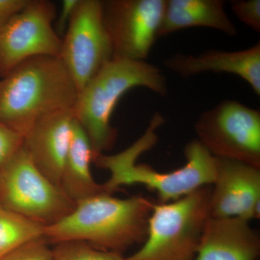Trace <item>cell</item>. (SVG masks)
I'll use <instances>...</instances> for the list:
<instances>
[{
    "mask_svg": "<svg viewBox=\"0 0 260 260\" xmlns=\"http://www.w3.org/2000/svg\"><path fill=\"white\" fill-rule=\"evenodd\" d=\"M167 69L184 78L212 72L240 77L260 95V44L244 50H208L198 55L177 54L164 61Z\"/></svg>",
    "mask_w": 260,
    "mask_h": 260,
    "instance_id": "cell-13",
    "label": "cell"
},
{
    "mask_svg": "<svg viewBox=\"0 0 260 260\" xmlns=\"http://www.w3.org/2000/svg\"><path fill=\"white\" fill-rule=\"evenodd\" d=\"M167 0L104 1L103 20L113 59L145 61L161 24Z\"/></svg>",
    "mask_w": 260,
    "mask_h": 260,
    "instance_id": "cell-10",
    "label": "cell"
},
{
    "mask_svg": "<svg viewBox=\"0 0 260 260\" xmlns=\"http://www.w3.org/2000/svg\"><path fill=\"white\" fill-rule=\"evenodd\" d=\"M52 251L53 260H126L121 254L98 249L81 241L58 243Z\"/></svg>",
    "mask_w": 260,
    "mask_h": 260,
    "instance_id": "cell-18",
    "label": "cell"
},
{
    "mask_svg": "<svg viewBox=\"0 0 260 260\" xmlns=\"http://www.w3.org/2000/svg\"><path fill=\"white\" fill-rule=\"evenodd\" d=\"M80 0H64L61 4V9L59 18L56 20V32L58 35H64L70 20L72 18L75 8L78 6Z\"/></svg>",
    "mask_w": 260,
    "mask_h": 260,
    "instance_id": "cell-23",
    "label": "cell"
},
{
    "mask_svg": "<svg viewBox=\"0 0 260 260\" xmlns=\"http://www.w3.org/2000/svg\"><path fill=\"white\" fill-rule=\"evenodd\" d=\"M217 172L212 185L210 217L259 218L260 169L232 159L217 158Z\"/></svg>",
    "mask_w": 260,
    "mask_h": 260,
    "instance_id": "cell-11",
    "label": "cell"
},
{
    "mask_svg": "<svg viewBox=\"0 0 260 260\" xmlns=\"http://www.w3.org/2000/svg\"><path fill=\"white\" fill-rule=\"evenodd\" d=\"M232 10L240 21L256 32H260L259 0L233 1Z\"/></svg>",
    "mask_w": 260,
    "mask_h": 260,
    "instance_id": "cell-21",
    "label": "cell"
},
{
    "mask_svg": "<svg viewBox=\"0 0 260 260\" xmlns=\"http://www.w3.org/2000/svg\"><path fill=\"white\" fill-rule=\"evenodd\" d=\"M79 91L59 56H34L0 85V121L25 137L43 118L75 109Z\"/></svg>",
    "mask_w": 260,
    "mask_h": 260,
    "instance_id": "cell-3",
    "label": "cell"
},
{
    "mask_svg": "<svg viewBox=\"0 0 260 260\" xmlns=\"http://www.w3.org/2000/svg\"><path fill=\"white\" fill-rule=\"evenodd\" d=\"M155 203L140 195L121 199L100 193L77 203L68 216L45 227L44 239L54 244L81 241L98 249L121 254L144 243Z\"/></svg>",
    "mask_w": 260,
    "mask_h": 260,
    "instance_id": "cell-2",
    "label": "cell"
},
{
    "mask_svg": "<svg viewBox=\"0 0 260 260\" xmlns=\"http://www.w3.org/2000/svg\"><path fill=\"white\" fill-rule=\"evenodd\" d=\"M0 85H1V80H0Z\"/></svg>",
    "mask_w": 260,
    "mask_h": 260,
    "instance_id": "cell-24",
    "label": "cell"
},
{
    "mask_svg": "<svg viewBox=\"0 0 260 260\" xmlns=\"http://www.w3.org/2000/svg\"><path fill=\"white\" fill-rule=\"evenodd\" d=\"M0 205L44 227L60 221L76 206L39 171L23 146L0 170Z\"/></svg>",
    "mask_w": 260,
    "mask_h": 260,
    "instance_id": "cell-6",
    "label": "cell"
},
{
    "mask_svg": "<svg viewBox=\"0 0 260 260\" xmlns=\"http://www.w3.org/2000/svg\"><path fill=\"white\" fill-rule=\"evenodd\" d=\"M144 87L161 96L167 94L161 70L146 61L113 59L82 89L74 109L76 120L88 136L94 158L110 150L117 131L111 124L116 104L131 89ZM93 158V160H94Z\"/></svg>",
    "mask_w": 260,
    "mask_h": 260,
    "instance_id": "cell-4",
    "label": "cell"
},
{
    "mask_svg": "<svg viewBox=\"0 0 260 260\" xmlns=\"http://www.w3.org/2000/svg\"><path fill=\"white\" fill-rule=\"evenodd\" d=\"M24 137L0 121V170L23 148Z\"/></svg>",
    "mask_w": 260,
    "mask_h": 260,
    "instance_id": "cell-19",
    "label": "cell"
},
{
    "mask_svg": "<svg viewBox=\"0 0 260 260\" xmlns=\"http://www.w3.org/2000/svg\"><path fill=\"white\" fill-rule=\"evenodd\" d=\"M54 3L29 0L18 14L0 28V78L17 65L34 56H59L61 38L53 26Z\"/></svg>",
    "mask_w": 260,
    "mask_h": 260,
    "instance_id": "cell-9",
    "label": "cell"
},
{
    "mask_svg": "<svg viewBox=\"0 0 260 260\" xmlns=\"http://www.w3.org/2000/svg\"><path fill=\"white\" fill-rule=\"evenodd\" d=\"M44 237L27 243L1 260H53L52 251Z\"/></svg>",
    "mask_w": 260,
    "mask_h": 260,
    "instance_id": "cell-20",
    "label": "cell"
},
{
    "mask_svg": "<svg viewBox=\"0 0 260 260\" xmlns=\"http://www.w3.org/2000/svg\"><path fill=\"white\" fill-rule=\"evenodd\" d=\"M259 254V235L249 221L210 217L194 260H257Z\"/></svg>",
    "mask_w": 260,
    "mask_h": 260,
    "instance_id": "cell-14",
    "label": "cell"
},
{
    "mask_svg": "<svg viewBox=\"0 0 260 260\" xmlns=\"http://www.w3.org/2000/svg\"><path fill=\"white\" fill-rule=\"evenodd\" d=\"M195 27L214 29L231 37L237 34L222 0H167L158 38Z\"/></svg>",
    "mask_w": 260,
    "mask_h": 260,
    "instance_id": "cell-15",
    "label": "cell"
},
{
    "mask_svg": "<svg viewBox=\"0 0 260 260\" xmlns=\"http://www.w3.org/2000/svg\"><path fill=\"white\" fill-rule=\"evenodd\" d=\"M93 158L88 136L75 119L59 186L75 204L94 195L106 192L103 184L96 182L92 176L90 164Z\"/></svg>",
    "mask_w": 260,
    "mask_h": 260,
    "instance_id": "cell-16",
    "label": "cell"
},
{
    "mask_svg": "<svg viewBox=\"0 0 260 260\" xmlns=\"http://www.w3.org/2000/svg\"><path fill=\"white\" fill-rule=\"evenodd\" d=\"M75 119L74 109L54 113L38 121L24 137L23 147L32 161L58 186L60 184Z\"/></svg>",
    "mask_w": 260,
    "mask_h": 260,
    "instance_id": "cell-12",
    "label": "cell"
},
{
    "mask_svg": "<svg viewBox=\"0 0 260 260\" xmlns=\"http://www.w3.org/2000/svg\"><path fill=\"white\" fill-rule=\"evenodd\" d=\"M194 131L213 156L260 169L259 111L237 101H223L200 114Z\"/></svg>",
    "mask_w": 260,
    "mask_h": 260,
    "instance_id": "cell-7",
    "label": "cell"
},
{
    "mask_svg": "<svg viewBox=\"0 0 260 260\" xmlns=\"http://www.w3.org/2000/svg\"><path fill=\"white\" fill-rule=\"evenodd\" d=\"M211 190L204 186L175 201L155 202L146 239L126 260H194L210 217Z\"/></svg>",
    "mask_w": 260,
    "mask_h": 260,
    "instance_id": "cell-5",
    "label": "cell"
},
{
    "mask_svg": "<svg viewBox=\"0 0 260 260\" xmlns=\"http://www.w3.org/2000/svg\"><path fill=\"white\" fill-rule=\"evenodd\" d=\"M165 122L160 113H155L144 134L125 150L114 154H101L93 162L110 172V178L103 184L109 194L122 186L141 184L158 195V203L175 201L199 189L213 185L216 177L217 158L198 140H191L184 148L186 164L169 172L155 170L148 164H136L137 159L153 148L158 142L157 129Z\"/></svg>",
    "mask_w": 260,
    "mask_h": 260,
    "instance_id": "cell-1",
    "label": "cell"
},
{
    "mask_svg": "<svg viewBox=\"0 0 260 260\" xmlns=\"http://www.w3.org/2000/svg\"><path fill=\"white\" fill-rule=\"evenodd\" d=\"M45 227L0 205V260L15 249L44 237Z\"/></svg>",
    "mask_w": 260,
    "mask_h": 260,
    "instance_id": "cell-17",
    "label": "cell"
},
{
    "mask_svg": "<svg viewBox=\"0 0 260 260\" xmlns=\"http://www.w3.org/2000/svg\"><path fill=\"white\" fill-rule=\"evenodd\" d=\"M29 0H0V28L23 10Z\"/></svg>",
    "mask_w": 260,
    "mask_h": 260,
    "instance_id": "cell-22",
    "label": "cell"
},
{
    "mask_svg": "<svg viewBox=\"0 0 260 260\" xmlns=\"http://www.w3.org/2000/svg\"><path fill=\"white\" fill-rule=\"evenodd\" d=\"M104 1L80 0L61 38L59 58L79 93L113 59L112 42L103 20Z\"/></svg>",
    "mask_w": 260,
    "mask_h": 260,
    "instance_id": "cell-8",
    "label": "cell"
}]
</instances>
